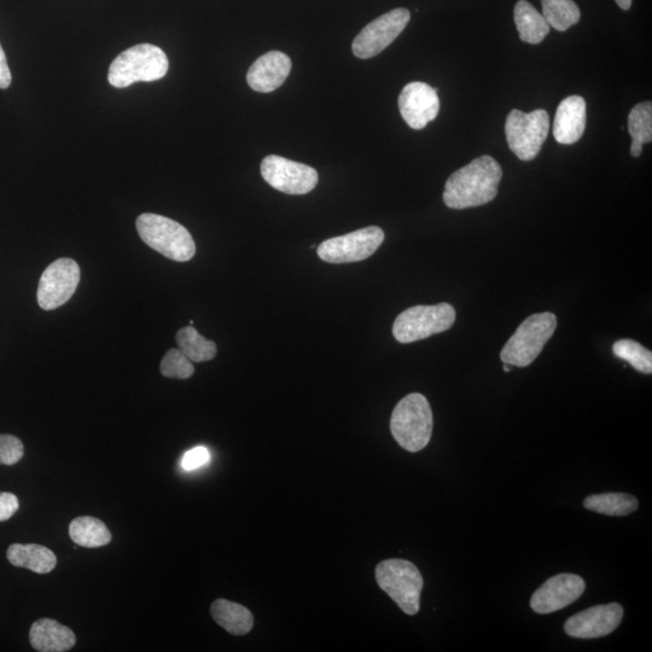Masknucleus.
I'll return each mask as SVG.
<instances>
[{"instance_id":"nucleus-9","label":"nucleus","mask_w":652,"mask_h":652,"mask_svg":"<svg viewBox=\"0 0 652 652\" xmlns=\"http://www.w3.org/2000/svg\"><path fill=\"white\" fill-rule=\"evenodd\" d=\"M384 241L381 227L369 226L351 234L330 238L317 248L320 259L330 264L358 263L370 258Z\"/></svg>"},{"instance_id":"nucleus-1","label":"nucleus","mask_w":652,"mask_h":652,"mask_svg":"<svg viewBox=\"0 0 652 652\" xmlns=\"http://www.w3.org/2000/svg\"><path fill=\"white\" fill-rule=\"evenodd\" d=\"M503 179L502 166L492 156H481L448 178L444 202L451 209L487 205L496 199Z\"/></svg>"},{"instance_id":"nucleus-11","label":"nucleus","mask_w":652,"mask_h":652,"mask_svg":"<svg viewBox=\"0 0 652 652\" xmlns=\"http://www.w3.org/2000/svg\"><path fill=\"white\" fill-rule=\"evenodd\" d=\"M261 176L273 189L288 195H306L316 188L318 172L304 163L270 155L261 163Z\"/></svg>"},{"instance_id":"nucleus-33","label":"nucleus","mask_w":652,"mask_h":652,"mask_svg":"<svg viewBox=\"0 0 652 652\" xmlns=\"http://www.w3.org/2000/svg\"><path fill=\"white\" fill-rule=\"evenodd\" d=\"M615 2L622 10H630L632 7V0H615Z\"/></svg>"},{"instance_id":"nucleus-2","label":"nucleus","mask_w":652,"mask_h":652,"mask_svg":"<svg viewBox=\"0 0 652 652\" xmlns=\"http://www.w3.org/2000/svg\"><path fill=\"white\" fill-rule=\"evenodd\" d=\"M434 418L432 407L424 395L412 393L399 401L390 418V432L404 450L416 453L432 439Z\"/></svg>"},{"instance_id":"nucleus-6","label":"nucleus","mask_w":652,"mask_h":652,"mask_svg":"<svg viewBox=\"0 0 652 652\" xmlns=\"http://www.w3.org/2000/svg\"><path fill=\"white\" fill-rule=\"evenodd\" d=\"M376 580L405 614L418 613L424 581L415 564L405 560L383 561L376 567Z\"/></svg>"},{"instance_id":"nucleus-4","label":"nucleus","mask_w":652,"mask_h":652,"mask_svg":"<svg viewBox=\"0 0 652 652\" xmlns=\"http://www.w3.org/2000/svg\"><path fill=\"white\" fill-rule=\"evenodd\" d=\"M168 58L160 48L151 44L133 46L115 58L109 67V84L125 89L138 81L160 80L168 72Z\"/></svg>"},{"instance_id":"nucleus-12","label":"nucleus","mask_w":652,"mask_h":652,"mask_svg":"<svg viewBox=\"0 0 652 652\" xmlns=\"http://www.w3.org/2000/svg\"><path fill=\"white\" fill-rule=\"evenodd\" d=\"M80 282L77 261L62 258L52 263L40 278L38 304L44 311L56 310L71 300Z\"/></svg>"},{"instance_id":"nucleus-19","label":"nucleus","mask_w":652,"mask_h":652,"mask_svg":"<svg viewBox=\"0 0 652 652\" xmlns=\"http://www.w3.org/2000/svg\"><path fill=\"white\" fill-rule=\"evenodd\" d=\"M7 557L14 567L25 568L37 574H49L57 566L54 551L37 544L11 545Z\"/></svg>"},{"instance_id":"nucleus-18","label":"nucleus","mask_w":652,"mask_h":652,"mask_svg":"<svg viewBox=\"0 0 652 652\" xmlns=\"http://www.w3.org/2000/svg\"><path fill=\"white\" fill-rule=\"evenodd\" d=\"M29 642L39 652H66L77 644V637L71 628L52 619H40L29 631Z\"/></svg>"},{"instance_id":"nucleus-13","label":"nucleus","mask_w":652,"mask_h":652,"mask_svg":"<svg viewBox=\"0 0 652 652\" xmlns=\"http://www.w3.org/2000/svg\"><path fill=\"white\" fill-rule=\"evenodd\" d=\"M622 617L624 608L620 604L597 605L570 617L564 630L572 638H601L613 633L620 626Z\"/></svg>"},{"instance_id":"nucleus-21","label":"nucleus","mask_w":652,"mask_h":652,"mask_svg":"<svg viewBox=\"0 0 652 652\" xmlns=\"http://www.w3.org/2000/svg\"><path fill=\"white\" fill-rule=\"evenodd\" d=\"M515 23L522 42L538 45L550 33L549 23L543 14L527 0H520L514 11Z\"/></svg>"},{"instance_id":"nucleus-30","label":"nucleus","mask_w":652,"mask_h":652,"mask_svg":"<svg viewBox=\"0 0 652 652\" xmlns=\"http://www.w3.org/2000/svg\"><path fill=\"white\" fill-rule=\"evenodd\" d=\"M211 461V453L206 447H195L185 453L182 461V467L186 471L196 470Z\"/></svg>"},{"instance_id":"nucleus-32","label":"nucleus","mask_w":652,"mask_h":652,"mask_svg":"<svg viewBox=\"0 0 652 652\" xmlns=\"http://www.w3.org/2000/svg\"><path fill=\"white\" fill-rule=\"evenodd\" d=\"M11 72L7 61V56L0 45V89H8L11 85Z\"/></svg>"},{"instance_id":"nucleus-27","label":"nucleus","mask_w":652,"mask_h":652,"mask_svg":"<svg viewBox=\"0 0 652 652\" xmlns=\"http://www.w3.org/2000/svg\"><path fill=\"white\" fill-rule=\"evenodd\" d=\"M613 352L617 358L624 359L634 369L650 375L652 372V353L633 340H620L614 343Z\"/></svg>"},{"instance_id":"nucleus-16","label":"nucleus","mask_w":652,"mask_h":652,"mask_svg":"<svg viewBox=\"0 0 652 652\" xmlns=\"http://www.w3.org/2000/svg\"><path fill=\"white\" fill-rule=\"evenodd\" d=\"M291 60L281 51H270L256 60L247 74L248 85L256 92L269 93L289 77Z\"/></svg>"},{"instance_id":"nucleus-5","label":"nucleus","mask_w":652,"mask_h":652,"mask_svg":"<svg viewBox=\"0 0 652 652\" xmlns=\"http://www.w3.org/2000/svg\"><path fill=\"white\" fill-rule=\"evenodd\" d=\"M557 329V318L551 312L533 314L518 326L515 334L500 353L504 364L526 368L537 359Z\"/></svg>"},{"instance_id":"nucleus-8","label":"nucleus","mask_w":652,"mask_h":652,"mask_svg":"<svg viewBox=\"0 0 652 652\" xmlns=\"http://www.w3.org/2000/svg\"><path fill=\"white\" fill-rule=\"evenodd\" d=\"M549 131L550 116L544 109L532 113L514 109L506 119V141L512 153L522 161H532L539 155Z\"/></svg>"},{"instance_id":"nucleus-23","label":"nucleus","mask_w":652,"mask_h":652,"mask_svg":"<svg viewBox=\"0 0 652 652\" xmlns=\"http://www.w3.org/2000/svg\"><path fill=\"white\" fill-rule=\"evenodd\" d=\"M176 341L179 351L192 363L209 362L217 355V345L205 339L192 325L180 329Z\"/></svg>"},{"instance_id":"nucleus-15","label":"nucleus","mask_w":652,"mask_h":652,"mask_svg":"<svg viewBox=\"0 0 652 652\" xmlns=\"http://www.w3.org/2000/svg\"><path fill=\"white\" fill-rule=\"evenodd\" d=\"M585 589V581L578 575H556L535 591L531 607L538 614L555 613L578 601Z\"/></svg>"},{"instance_id":"nucleus-7","label":"nucleus","mask_w":652,"mask_h":652,"mask_svg":"<svg viewBox=\"0 0 652 652\" xmlns=\"http://www.w3.org/2000/svg\"><path fill=\"white\" fill-rule=\"evenodd\" d=\"M456 322V310L450 304L413 306L399 314L393 325V335L400 343L426 340L445 333Z\"/></svg>"},{"instance_id":"nucleus-29","label":"nucleus","mask_w":652,"mask_h":652,"mask_svg":"<svg viewBox=\"0 0 652 652\" xmlns=\"http://www.w3.org/2000/svg\"><path fill=\"white\" fill-rule=\"evenodd\" d=\"M25 454V446L14 435H0V465H15Z\"/></svg>"},{"instance_id":"nucleus-10","label":"nucleus","mask_w":652,"mask_h":652,"mask_svg":"<svg viewBox=\"0 0 652 652\" xmlns=\"http://www.w3.org/2000/svg\"><path fill=\"white\" fill-rule=\"evenodd\" d=\"M411 20L410 11L394 9L369 23L354 39L353 54L362 60L380 55L397 39Z\"/></svg>"},{"instance_id":"nucleus-17","label":"nucleus","mask_w":652,"mask_h":652,"mask_svg":"<svg viewBox=\"0 0 652 652\" xmlns=\"http://www.w3.org/2000/svg\"><path fill=\"white\" fill-rule=\"evenodd\" d=\"M586 101L581 96H570L560 103L553 122V137L560 144L579 142L586 130Z\"/></svg>"},{"instance_id":"nucleus-3","label":"nucleus","mask_w":652,"mask_h":652,"mask_svg":"<svg viewBox=\"0 0 652 652\" xmlns=\"http://www.w3.org/2000/svg\"><path fill=\"white\" fill-rule=\"evenodd\" d=\"M139 237L167 259L186 263L194 258L196 244L183 225L162 215L145 213L137 219Z\"/></svg>"},{"instance_id":"nucleus-25","label":"nucleus","mask_w":652,"mask_h":652,"mask_svg":"<svg viewBox=\"0 0 652 652\" xmlns=\"http://www.w3.org/2000/svg\"><path fill=\"white\" fill-rule=\"evenodd\" d=\"M628 132L633 139L631 155H642L643 145L652 141V104L643 102L637 104L628 115Z\"/></svg>"},{"instance_id":"nucleus-24","label":"nucleus","mask_w":652,"mask_h":652,"mask_svg":"<svg viewBox=\"0 0 652 652\" xmlns=\"http://www.w3.org/2000/svg\"><path fill=\"white\" fill-rule=\"evenodd\" d=\"M584 506L587 510L608 516H627L638 509L636 497L626 493L595 494L585 499Z\"/></svg>"},{"instance_id":"nucleus-34","label":"nucleus","mask_w":652,"mask_h":652,"mask_svg":"<svg viewBox=\"0 0 652 652\" xmlns=\"http://www.w3.org/2000/svg\"><path fill=\"white\" fill-rule=\"evenodd\" d=\"M504 371L505 372H510L511 371V368H510V366L508 364L504 365Z\"/></svg>"},{"instance_id":"nucleus-31","label":"nucleus","mask_w":652,"mask_h":652,"mask_svg":"<svg viewBox=\"0 0 652 652\" xmlns=\"http://www.w3.org/2000/svg\"><path fill=\"white\" fill-rule=\"evenodd\" d=\"M19 508V499H17L15 494L8 492L0 493V522L10 520Z\"/></svg>"},{"instance_id":"nucleus-26","label":"nucleus","mask_w":652,"mask_h":652,"mask_svg":"<svg viewBox=\"0 0 652 652\" xmlns=\"http://www.w3.org/2000/svg\"><path fill=\"white\" fill-rule=\"evenodd\" d=\"M543 16L549 26L558 32H566L581 19L578 5L573 0H541Z\"/></svg>"},{"instance_id":"nucleus-20","label":"nucleus","mask_w":652,"mask_h":652,"mask_svg":"<svg viewBox=\"0 0 652 652\" xmlns=\"http://www.w3.org/2000/svg\"><path fill=\"white\" fill-rule=\"evenodd\" d=\"M211 614L214 621L232 636H246L253 630L254 616L241 604L217 599L212 604Z\"/></svg>"},{"instance_id":"nucleus-22","label":"nucleus","mask_w":652,"mask_h":652,"mask_svg":"<svg viewBox=\"0 0 652 652\" xmlns=\"http://www.w3.org/2000/svg\"><path fill=\"white\" fill-rule=\"evenodd\" d=\"M69 537L75 544L87 549H97L112 541V533L104 522L91 516L75 518L69 526Z\"/></svg>"},{"instance_id":"nucleus-28","label":"nucleus","mask_w":652,"mask_h":652,"mask_svg":"<svg viewBox=\"0 0 652 652\" xmlns=\"http://www.w3.org/2000/svg\"><path fill=\"white\" fill-rule=\"evenodd\" d=\"M161 374L167 378H176V380H186L194 375L195 368L189 358L177 348L170 349L163 357Z\"/></svg>"},{"instance_id":"nucleus-14","label":"nucleus","mask_w":652,"mask_h":652,"mask_svg":"<svg viewBox=\"0 0 652 652\" xmlns=\"http://www.w3.org/2000/svg\"><path fill=\"white\" fill-rule=\"evenodd\" d=\"M438 89L426 83H410L399 96L401 116L413 130H423L429 122L436 119L440 110Z\"/></svg>"}]
</instances>
